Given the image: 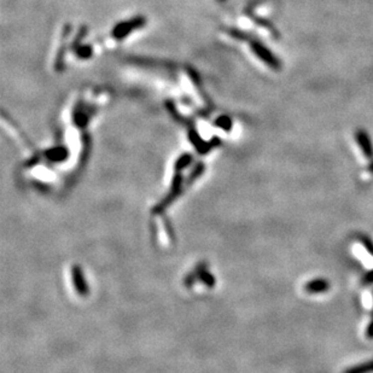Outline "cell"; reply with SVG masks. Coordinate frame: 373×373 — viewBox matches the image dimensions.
Instances as JSON below:
<instances>
[{"instance_id":"cell-1","label":"cell","mask_w":373,"mask_h":373,"mask_svg":"<svg viewBox=\"0 0 373 373\" xmlns=\"http://www.w3.org/2000/svg\"><path fill=\"white\" fill-rule=\"evenodd\" d=\"M250 47H251L252 52H254L255 55L261 59V61H263L264 63L268 65L269 68H272V69H274V70L280 69L281 68L280 61H279L277 57H275L274 53H273L270 50H268V48L264 46L263 44H261V42H258V41H251Z\"/></svg>"},{"instance_id":"cell-2","label":"cell","mask_w":373,"mask_h":373,"mask_svg":"<svg viewBox=\"0 0 373 373\" xmlns=\"http://www.w3.org/2000/svg\"><path fill=\"white\" fill-rule=\"evenodd\" d=\"M145 19L143 17H135V18L128 19V21L121 22L118 25H115V28L113 29V38L121 40L126 38L128 34H130L133 30L138 29V28L143 27L145 23Z\"/></svg>"},{"instance_id":"cell-3","label":"cell","mask_w":373,"mask_h":373,"mask_svg":"<svg viewBox=\"0 0 373 373\" xmlns=\"http://www.w3.org/2000/svg\"><path fill=\"white\" fill-rule=\"evenodd\" d=\"M355 139H357L360 149L363 150L364 155H365L367 158H372L373 157V145H372V140H371V138H370V135L367 134L365 130L359 129L357 130V133H355Z\"/></svg>"},{"instance_id":"cell-4","label":"cell","mask_w":373,"mask_h":373,"mask_svg":"<svg viewBox=\"0 0 373 373\" xmlns=\"http://www.w3.org/2000/svg\"><path fill=\"white\" fill-rule=\"evenodd\" d=\"M330 289V283L325 279H313V280L308 281L304 286V290L309 294H321V292H325Z\"/></svg>"},{"instance_id":"cell-5","label":"cell","mask_w":373,"mask_h":373,"mask_svg":"<svg viewBox=\"0 0 373 373\" xmlns=\"http://www.w3.org/2000/svg\"><path fill=\"white\" fill-rule=\"evenodd\" d=\"M343 373H373V360L347 369Z\"/></svg>"},{"instance_id":"cell-6","label":"cell","mask_w":373,"mask_h":373,"mask_svg":"<svg viewBox=\"0 0 373 373\" xmlns=\"http://www.w3.org/2000/svg\"><path fill=\"white\" fill-rule=\"evenodd\" d=\"M216 124L219 127L225 128V129H230L231 126H232V121H231L229 116H223V118H220L216 121Z\"/></svg>"},{"instance_id":"cell-7","label":"cell","mask_w":373,"mask_h":373,"mask_svg":"<svg viewBox=\"0 0 373 373\" xmlns=\"http://www.w3.org/2000/svg\"><path fill=\"white\" fill-rule=\"evenodd\" d=\"M361 242H363L364 247L366 248V250H369L370 254L373 255V243H372V242L370 241L369 238H366V237H364L363 239H361Z\"/></svg>"},{"instance_id":"cell-8","label":"cell","mask_w":373,"mask_h":373,"mask_svg":"<svg viewBox=\"0 0 373 373\" xmlns=\"http://www.w3.org/2000/svg\"><path fill=\"white\" fill-rule=\"evenodd\" d=\"M363 283L365 284V285H370V284H373V270L367 273L365 277H364Z\"/></svg>"},{"instance_id":"cell-9","label":"cell","mask_w":373,"mask_h":373,"mask_svg":"<svg viewBox=\"0 0 373 373\" xmlns=\"http://www.w3.org/2000/svg\"><path fill=\"white\" fill-rule=\"evenodd\" d=\"M366 337L370 340H373V320L370 323V325L366 329Z\"/></svg>"},{"instance_id":"cell-10","label":"cell","mask_w":373,"mask_h":373,"mask_svg":"<svg viewBox=\"0 0 373 373\" xmlns=\"http://www.w3.org/2000/svg\"><path fill=\"white\" fill-rule=\"evenodd\" d=\"M371 170L373 172V166H371Z\"/></svg>"},{"instance_id":"cell-11","label":"cell","mask_w":373,"mask_h":373,"mask_svg":"<svg viewBox=\"0 0 373 373\" xmlns=\"http://www.w3.org/2000/svg\"><path fill=\"white\" fill-rule=\"evenodd\" d=\"M219 1H225V0H219Z\"/></svg>"}]
</instances>
